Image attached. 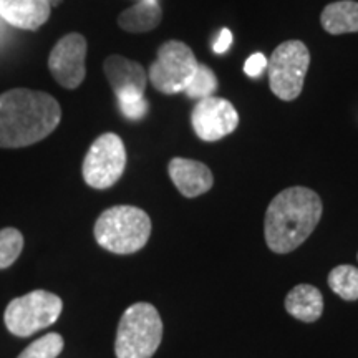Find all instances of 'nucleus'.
<instances>
[{"mask_svg": "<svg viewBox=\"0 0 358 358\" xmlns=\"http://www.w3.org/2000/svg\"><path fill=\"white\" fill-rule=\"evenodd\" d=\"M62 108L52 95L17 88L0 95V148H25L55 131Z\"/></svg>", "mask_w": 358, "mask_h": 358, "instance_id": "1", "label": "nucleus"}, {"mask_svg": "<svg viewBox=\"0 0 358 358\" xmlns=\"http://www.w3.org/2000/svg\"><path fill=\"white\" fill-rule=\"evenodd\" d=\"M320 196L303 186L287 187L268 204L264 236L272 252L287 254L306 243L322 217Z\"/></svg>", "mask_w": 358, "mask_h": 358, "instance_id": "2", "label": "nucleus"}, {"mask_svg": "<svg viewBox=\"0 0 358 358\" xmlns=\"http://www.w3.org/2000/svg\"><path fill=\"white\" fill-rule=\"evenodd\" d=\"M95 239L113 254H133L145 248L151 236V219L134 206H115L95 222Z\"/></svg>", "mask_w": 358, "mask_h": 358, "instance_id": "3", "label": "nucleus"}, {"mask_svg": "<svg viewBox=\"0 0 358 358\" xmlns=\"http://www.w3.org/2000/svg\"><path fill=\"white\" fill-rule=\"evenodd\" d=\"M163 338V320L155 306L138 302L120 319L116 332V358H151Z\"/></svg>", "mask_w": 358, "mask_h": 358, "instance_id": "4", "label": "nucleus"}, {"mask_svg": "<svg viewBox=\"0 0 358 358\" xmlns=\"http://www.w3.org/2000/svg\"><path fill=\"white\" fill-rule=\"evenodd\" d=\"M310 52L301 40H287L272 52L267 60L268 87L277 98L292 101L301 96L306 82Z\"/></svg>", "mask_w": 358, "mask_h": 358, "instance_id": "5", "label": "nucleus"}, {"mask_svg": "<svg viewBox=\"0 0 358 358\" xmlns=\"http://www.w3.org/2000/svg\"><path fill=\"white\" fill-rule=\"evenodd\" d=\"M62 310L64 302L58 295L47 290H34L8 303L3 322L8 332L15 337H30L55 324Z\"/></svg>", "mask_w": 358, "mask_h": 358, "instance_id": "6", "label": "nucleus"}, {"mask_svg": "<svg viewBox=\"0 0 358 358\" xmlns=\"http://www.w3.org/2000/svg\"><path fill=\"white\" fill-rule=\"evenodd\" d=\"M198 60L186 43L169 40L158 50V58L151 64L148 78L164 95L182 93L198 69Z\"/></svg>", "mask_w": 358, "mask_h": 358, "instance_id": "7", "label": "nucleus"}, {"mask_svg": "<svg viewBox=\"0 0 358 358\" xmlns=\"http://www.w3.org/2000/svg\"><path fill=\"white\" fill-rule=\"evenodd\" d=\"M127 166V150L123 140L115 133L98 136L83 159V179L90 187L108 189L123 176Z\"/></svg>", "mask_w": 358, "mask_h": 358, "instance_id": "8", "label": "nucleus"}, {"mask_svg": "<svg viewBox=\"0 0 358 358\" xmlns=\"http://www.w3.org/2000/svg\"><path fill=\"white\" fill-rule=\"evenodd\" d=\"M191 124L198 138L214 143L234 131L239 124V113L234 105L224 98H203L192 108Z\"/></svg>", "mask_w": 358, "mask_h": 358, "instance_id": "9", "label": "nucleus"}, {"mask_svg": "<svg viewBox=\"0 0 358 358\" xmlns=\"http://www.w3.org/2000/svg\"><path fill=\"white\" fill-rule=\"evenodd\" d=\"M87 40L80 34H69L58 40L48 57V69L58 85L75 90L83 83L87 69Z\"/></svg>", "mask_w": 358, "mask_h": 358, "instance_id": "10", "label": "nucleus"}, {"mask_svg": "<svg viewBox=\"0 0 358 358\" xmlns=\"http://www.w3.org/2000/svg\"><path fill=\"white\" fill-rule=\"evenodd\" d=\"M169 178L186 198H198L211 189L214 178L211 169L199 161L187 158H173L169 161Z\"/></svg>", "mask_w": 358, "mask_h": 358, "instance_id": "11", "label": "nucleus"}, {"mask_svg": "<svg viewBox=\"0 0 358 358\" xmlns=\"http://www.w3.org/2000/svg\"><path fill=\"white\" fill-rule=\"evenodd\" d=\"M103 70L116 96L124 93H145L148 73L138 62L122 55H111L103 64Z\"/></svg>", "mask_w": 358, "mask_h": 358, "instance_id": "12", "label": "nucleus"}, {"mask_svg": "<svg viewBox=\"0 0 358 358\" xmlns=\"http://www.w3.org/2000/svg\"><path fill=\"white\" fill-rule=\"evenodd\" d=\"M48 0H0V17L22 30H38L50 17Z\"/></svg>", "mask_w": 358, "mask_h": 358, "instance_id": "13", "label": "nucleus"}, {"mask_svg": "<svg viewBox=\"0 0 358 358\" xmlns=\"http://www.w3.org/2000/svg\"><path fill=\"white\" fill-rule=\"evenodd\" d=\"M285 310L297 320L312 324L319 320L324 312V297L320 290L310 284L295 285L285 297Z\"/></svg>", "mask_w": 358, "mask_h": 358, "instance_id": "14", "label": "nucleus"}, {"mask_svg": "<svg viewBox=\"0 0 358 358\" xmlns=\"http://www.w3.org/2000/svg\"><path fill=\"white\" fill-rule=\"evenodd\" d=\"M163 19V12L158 0H140L133 7L127 8L118 17V25L124 32L145 34L156 29Z\"/></svg>", "mask_w": 358, "mask_h": 358, "instance_id": "15", "label": "nucleus"}, {"mask_svg": "<svg viewBox=\"0 0 358 358\" xmlns=\"http://www.w3.org/2000/svg\"><path fill=\"white\" fill-rule=\"evenodd\" d=\"M320 24L325 32L332 35L358 32V2L340 0L329 3L322 12Z\"/></svg>", "mask_w": 358, "mask_h": 358, "instance_id": "16", "label": "nucleus"}, {"mask_svg": "<svg viewBox=\"0 0 358 358\" xmlns=\"http://www.w3.org/2000/svg\"><path fill=\"white\" fill-rule=\"evenodd\" d=\"M329 287L343 301L358 299V268L353 266H337L329 274Z\"/></svg>", "mask_w": 358, "mask_h": 358, "instance_id": "17", "label": "nucleus"}, {"mask_svg": "<svg viewBox=\"0 0 358 358\" xmlns=\"http://www.w3.org/2000/svg\"><path fill=\"white\" fill-rule=\"evenodd\" d=\"M217 90V77L216 73L209 69L208 65H198L194 75L187 83L186 90L182 93H186L187 96L192 100H203V98L214 96V92Z\"/></svg>", "mask_w": 358, "mask_h": 358, "instance_id": "18", "label": "nucleus"}, {"mask_svg": "<svg viewBox=\"0 0 358 358\" xmlns=\"http://www.w3.org/2000/svg\"><path fill=\"white\" fill-rule=\"evenodd\" d=\"M24 249V236L15 227L0 231V268L10 267Z\"/></svg>", "mask_w": 358, "mask_h": 358, "instance_id": "19", "label": "nucleus"}, {"mask_svg": "<svg viewBox=\"0 0 358 358\" xmlns=\"http://www.w3.org/2000/svg\"><path fill=\"white\" fill-rule=\"evenodd\" d=\"M64 337L60 334H47L30 343L17 358H57L64 350Z\"/></svg>", "mask_w": 358, "mask_h": 358, "instance_id": "20", "label": "nucleus"}, {"mask_svg": "<svg viewBox=\"0 0 358 358\" xmlns=\"http://www.w3.org/2000/svg\"><path fill=\"white\" fill-rule=\"evenodd\" d=\"M118 106L124 118L128 120H141L145 118L150 103L145 98V93H124L118 95Z\"/></svg>", "mask_w": 358, "mask_h": 358, "instance_id": "21", "label": "nucleus"}, {"mask_svg": "<svg viewBox=\"0 0 358 358\" xmlns=\"http://www.w3.org/2000/svg\"><path fill=\"white\" fill-rule=\"evenodd\" d=\"M267 70V58L262 53H252L244 64V73L250 78H259Z\"/></svg>", "mask_w": 358, "mask_h": 358, "instance_id": "22", "label": "nucleus"}, {"mask_svg": "<svg viewBox=\"0 0 358 358\" xmlns=\"http://www.w3.org/2000/svg\"><path fill=\"white\" fill-rule=\"evenodd\" d=\"M231 45H232V32L229 29H222L221 32H219V37L216 40V43H214L213 50L214 53H224L229 50Z\"/></svg>", "mask_w": 358, "mask_h": 358, "instance_id": "23", "label": "nucleus"}, {"mask_svg": "<svg viewBox=\"0 0 358 358\" xmlns=\"http://www.w3.org/2000/svg\"><path fill=\"white\" fill-rule=\"evenodd\" d=\"M6 22L2 20V17H0V40H2V37H3V34H6Z\"/></svg>", "mask_w": 358, "mask_h": 358, "instance_id": "24", "label": "nucleus"}]
</instances>
